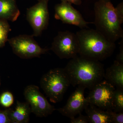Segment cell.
<instances>
[{
  "label": "cell",
  "mask_w": 123,
  "mask_h": 123,
  "mask_svg": "<svg viewBox=\"0 0 123 123\" xmlns=\"http://www.w3.org/2000/svg\"><path fill=\"white\" fill-rule=\"evenodd\" d=\"M64 68L70 85L90 90L104 79L105 71L100 61L80 55L71 59Z\"/></svg>",
  "instance_id": "obj_1"
},
{
  "label": "cell",
  "mask_w": 123,
  "mask_h": 123,
  "mask_svg": "<svg viewBox=\"0 0 123 123\" xmlns=\"http://www.w3.org/2000/svg\"><path fill=\"white\" fill-rule=\"evenodd\" d=\"M79 40V55L101 61L111 56L116 48L111 42L96 30L82 29L76 33Z\"/></svg>",
  "instance_id": "obj_2"
},
{
  "label": "cell",
  "mask_w": 123,
  "mask_h": 123,
  "mask_svg": "<svg viewBox=\"0 0 123 123\" xmlns=\"http://www.w3.org/2000/svg\"><path fill=\"white\" fill-rule=\"evenodd\" d=\"M94 24L97 31L115 43L123 37V24L111 0H98L94 4Z\"/></svg>",
  "instance_id": "obj_3"
},
{
  "label": "cell",
  "mask_w": 123,
  "mask_h": 123,
  "mask_svg": "<svg viewBox=\"0 0 123 123\" xmlns=\"http://www.w3.org/2000/svg\"><path fill=\"white\" fill-rule=\"evenodd\" d=\"M41 88L53 103L60 102L70 85L64 68L50 69L43 75L40 81Z\"/></svg>",
  "instance_id": "obj_4"
},
{
  "label": "cell",
  "mask_w": 123,
  "mask_h": 123,
  "mask_svg": "<svg viewBox=\"0 0 123 123\" xmlns=\"http://www.w3.org/2000/svg\"><path fill=\"white\" fill-rule=\"evenodd\" d=\"M51 49L61 59H72L79 55V40L76 34L61 31L53 39Z\"/></svg>",
  "instance_id": "obj_5"
},
{
  "label": "cell",
  "mask_w": 123,
  "mask_h": 123,
  "mask_svg": "<svg viewBox=\"0 0 123 123\" xmlns=\"http://www.w3.org/2000/svg\"><path fill=\"white\" fill-rule=\"evenodd\" d=\"M14 53L21 59L39 57L49 50L43 48L35 41L33 35H22L8 39Z\"/></svg>",
  "instance_id": "obj_6"
},
{
  "label": "cell",
  "mask_w": 123,
  "mask_h": 123,
  "mask_svg": "<svg viewBox=\"0 0 123 123\" xmlns=\"http://www.w3.org/2000/svg\"><path fill=\"white\" fill-rule=\"evenodd\" d=\"M24 94L25 99L30 106L31 112L36 116L47 117L56 110L41 93L37 86L32 85L27 86L24 90Z\"/></svg>",
  "instance_id": "obj_7"
},
{
  "label": "cell",
  "mask_w": 123,
  "mask_h": 123,
  "mask_svg": "<svg viewBox=\"0 0 123 123\" xmlns=\"http://www.w3.org/2000/svg\"><path fill=\"white\" fill-rule=\"evenodd\" d=\"M115 88L105 79L90 90L86 99L89 103L104 110H113V98Z\"/></svg>",
  "instance_id": "obj_8"
},
{
  "label": "cell",
  "mask_w": 123,
  "mask_h": 123,
  "mask_svg": "<svg viewBox=\"0 0 123 123\" xmlns=\"http://www.w3.org/2000/svg\"><path fill=\"white\" fill-rule=\"evenodd\" d=\"M48 1H39L36 4L27 9V19L33 29V36L40 35L48 25L49 19Z\"/></svg>",
  "instance_id": "obj_9"
},
{
  "label": "cell",
  "mask_w": 123,
  "mask_h": 123,
  "mask_svg": "<svg viewBox=\"0 0 123 123\" xmlns=\"http://www.w3.org/2000/svg\"><path fill=\"white\" fill-rule=\"evenodd\" d=\"M55 12V18L61 20L64 23L74 25L82 29L87 28L88 24L91 23L84 20L79 11L68 2L61 1L56 5Z\"/></svg>",
  "instance_id": "obj_10"
},
{
  "label": "cell",
  "mask_w": 123,
  "mask_h": 123,
  "mask_svg": "<svg viewBox=\"0 0 123 123\" xmlns=\"http://www.w3.org/2000/svg\"><path fill=\"white\" fill-rule=\"evenodd\" d=\"M86 89L82 86H78L69 98L66 105L56 109V111L62 115L70 119L81 113L88 103L84 95Z\"/></svg>",
  "instance_id": "obj_11"
},
{
  "label": "cell",
  "mask_w": 123,
  "mask_h": 123,
  "mask_svg": "<svg viewBox=\"0 0 123 123\" xmlns=\"http://www.w3.org/2000/svg\"><path fill=\"white\" fill-rule=\"evenodd\" d=\"M104 79L116 88L123 89V64L115 60L105 71Z\"/></svg>",
  "instance_id": "obj_12"
},
{
  "label": "cell",
  "mask_w": 123,
  "mask_h": 123,
  "mask_svg": "<svg viewBox=\"0 0 123 123\" xmlns=\"http://www.w3.org/2000/svg\"><path fill=\"white\" fill-rule=\"evenodd\" d=\"M20 14L16 0H0V19L14 22Z\"/></svg>",
  "instance_id": "obj_13"
},
{
  "label": "cell",
  "mask_w": 123,
  "mask_h": 123,
  "mask_svg": "<svg viewBox=\"0 0 123 123\" xmlns=\"http://www.w3.org/2000/svg\"><path fill=\"white\" fill-rule=\"evenodd\" d=\"M30 108L27 102L18 101L14 110H9V115L12 123H27L30 120Z\"/></svg>",
  "instance_id": "obj_14"
},
{
  "label": "cell",
  "mask_w": 123,
  "mask_h": 123,
  "mask_svg": "<svg viewBox=\"0 0 123 123\" xmlns=\"http://www.w3.org/2000/svg\"><path fill=\"white\" fill-rule=\"evenodd\" d=\"M85 111L90 123H111L110 115L105 111L88 103Z\"/></svg>",
  "instance_id": "obj_15"
},
{
  "label": "cell",
  "mask_w": 123,
  "mask_h": 123,
  "mask_svg": "<svg viewBox=\"0 0 123 123\" xmlns=\"http://www.w3.org/2000/svg\"><path fill=\"white\" fill-rule=\"evenodd\" d=\"M115 112H123V89L116 88L114 92L113 110Z\"/></svg>",
  "instance_id": "obj_16"
},
{
  "label": "cell",
  "mask_w": 123,
  "mask_h": 123,
  "mask_svg": "<svg viewBox=\"0 0 123 123\" xmlns=\"http://www.w3.org/2000/svg\"><path fill=\"white\" fill-rule=\"evenodd\" d=\"M11 31L8 21L0 19V48L5 46L8 40V36Z\"/></svg>",
  "instance_id": "obj_17"
},
{
  "label": "cell",
  "mask_w": 123,
  "mask_h": 123,
  "mask_svg": "<svg viewBox=\"0 0 123 123\" xmlns=\"http://www.w3.org/2000/svg\"><path fill=\"white\" fill-rule=\"evenodd\" d=\"M13 102V96L11 92H5L0 97V103L5 107H9L12 105Z\"/></svg>",
  "instance_id": "obj_18"
},
{
  "label": "cell",
  "mask_w": 123,
  "mask_h": 123,
  "mask_svg": "<svg viewBox=\"0 0 123 123\" xmlns=\"http://www.w3.org/2000/svg\"><path fill=\"white\" fill-rule=\"evenodd\" d=\"M110 115L111 123H123V112H116L112 110H106Z\"/></svg>",
  "instance_id": "obj_19"
},
{
  "label": "cell",
  "mask_w": 123,
  "mask_h": 123,
  "mask_svg": "<svg viewBox=\"0 0 123 123\" xmlns=\"http://www.w3.org/2000/svg\"><path fill=\"white\" fill-rule=\"evenodd\" d=\"M78 117L73 118L70 119L71 123H89V119L87 116L82 114L81 113L79 114Z\"/></svg>",
  "instance_id": "obj_20"
},
{
  "label": "cell",
  "mask_w": 123,
  "mask_h": 123,
  "mask_svg": "<svg viewBox=\"0 0 123 123\" xmlns=\"http://www.w3.org/2000/svg\"><path fill=\"white\" fill-rule=\"evenodd\" d=\"M9 110L5 111H0V123H11L9 115Z\"/></svg>",
  "instance_id": "obj_21"
},
{
  "label": "cell",
  "mask_w": 123,
  "mask_h": 123,
  "mask_svg": "<svg viewBox=\"0 0 123 123\" xmlns=\"http://www.w3.org/2000/svg\"><path fill=\"white\" fill-rule=\"evenodd\" d=\"M115 8L117 15L120 20L122 23H123V2L119 4Z\"/></svg>",
  "instance_id": "obj_22"
},
{
  "label": "cell",
  "mask_w": 123,
  "mask_h": 123,
  "mask_svg": "<svg viewBox=\"0 0 123 123\" xmlns=\"http://www.w3.org/2000/svg\"><path fill=\"white\" fill-rule=\"evenodd\" d=\"M120 46L119 52L118 54L117 55L116 60L119 62H120L121 63L123 64V38L121 40V42L119 43Z\"/></svg>",
  "instance_id": "obj_23"
},
{
  "label": "cell",
  "mask_w": 123,
  "mask_h": 123,
  "mask_svg": "<svg viewBox=\"0 0 123 123\" xmlns=\"http://www.w3.org/2000/svg\"><path fill=\"white\" fill-rule=\"evenodd\" d=\"M61 1L68 2L71 4L80 5L81 4V0H60Z\"/></svg>",
  "instance_id": "obj_24"
},
{
  "label": "cell",
  "mask_w": 123,
  "mask_h": 123,
  "mask_svg": "<svg viewBox=\"0 0 123 123\" xmlns=\"http://www.w3.org/2000/svg\"><path fill=\"white\" fill-rule=\"evenodd\" d=\"M37 0L38 1H39L41 0Z\"/></svg>",
  "instance_id": "obj_25"
}]
</instances>
